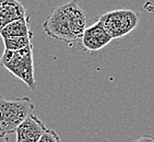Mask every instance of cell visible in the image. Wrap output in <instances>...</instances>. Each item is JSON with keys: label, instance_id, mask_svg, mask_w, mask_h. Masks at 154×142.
Returning <instances> with one entry per match:
<instances>
[{"label": "cell", "instance_id": "6da1fadb", "mask_svg": "<svg viewBox=\"0 0 154 142\" xmlns=\"http://www.w3.org/2000/svg\"><path fill=\"white\" fill-rule=\"evenodd\" d=\"M46 35L65 43L81 42L86 29V15L77 0L55 7L43 23Z\"/></svg>", "mask_w": 154, "mask_h": 142}, {"label": "cell", "instance_id": "9c48e42d", "mask_svg": "<svg viewBox=\"0 0 154 142\" xmlns=\"http://www.w3.org/2000/svg\"><path fill=\"white\" fill-rule=\"evenodd\" d=\"M32 37H9L3 39V46L5 49L8 51H20L31 45Z\"/></svg>", "mask_w": 154, "mask_h": 142}, {"label": "cell", "instance_id": "8992f818", "mask_svg": "<svg viewBox=\"0 0 154 142\" xmlns=\"http://www.w3.org/2000/svg\"><path fill=\"white\" fill-rule=\"evenodd\" d=\"M47 127L41 119L31 114L21 122L15 130V142H38L39 138L46 131Z\"/></svg>", "mask_w": 154, "mask_h": 142}, {"label": "cell", "instance_id": "52a82bcc", "mask_svg": "<svg viewBox=\"0 0 154 142\" xmlns=\"http://www.w3.org/2000/svg\"><path fill=\"white\" fill-rule=\"evenodd\" d=\"M26 18H31V15L20 1L0 0V30L14 21Z\"/></svg>", "mask_w": 154, "mask_h": 142}, {"label": "cell", "instance_id": "277c9868", "mask_svg": "<svg viewBox=\"0 0 154 142\" xmlns=\"http://www.w3.org/2000/svg\"><path fill=\"white\" fill-rule=\"evenodd\" d=\"M98 21L105 30L109 33L112 39H122L138 26L139 14L130 9H118L102 14Z\"/></svg>", "mask_w": 154, "mask_h": 142}, {"label": "cell", "instance_id": "30bf717a", "mask_svg": "<svg viewBox=\"0 0 154 142\" xmlns=\"http://www.w3.org/2000/svg\"><path fill=\"white\" fill-rule=\"evenodd\" d=\"M38 142H61L59 134L53 129H46L43 136L39 138Z\"/></svg>", "mask_w": 154, "mask_h": 142}, {"label": "cell", "instance_id": "3957f363", "mask_svg": "<svg viewBox=\"0 0 154 142\" xmlns=\"http://www.w3.org/2000/svg\"><path fill=\"white\" fill-rule=\"evenodd\" d=\"M34 103L29 97L0 96V133L11 134L23 120L33 114Z\"/></svg>", "mask_w": 154, "mask_h": 142}, {"label": "cell", "instance_id": "8fae6325", "mask_svg": "<svg viewBox=\"0 0 154 142\" xmlns=\"http://www.w3.org/2000/svg\"><path fill=\"white\" fill-rule=\"evenodd\" d=\"M131 142H154V136L152 134H146V136H142L141 138L137 140H134Z\"/></svg>", "mask_w": 154, "mask_h": 142}, {"label": "cell", "instance_id": "ba28073f", "mask_svg": "<svg viewBox=\"0 0 154 142\" xmlns=\"http://www.w3.org/2000/svg\"><path fill=\"white\" fill-rule=\"evenodd\" d=\"M30 19H22V20L14 21L8 24L2 30H0L1 39H9V37H32L33 32L31 31Z\"/></svg>", "mask_w": 154, "mask_h": 142}, {"label": "cell", "instance_id": "7a4b0ae2", "mask_svg": "<svg viewBox=\"0 0 154 142\" xmlns=\"http://www.w3.org/2000/svg\"><path fill=\"white\" fill-rule=\"evenodd\" d=\"M0 66L25 83V85L32 92L36 90L32 44L20 51L5 49L0 58Z\"/></svg>", "mask_w": 154, "mask_h": 142}, {"label": "cell", "instance_id": "7c38bea8", "mask_svg": "<svg viewBox=\"0 0 154 142\" xmlns=\"http://www.w3.org/2000/svg\"><path fill=\"white\" fill-rule=\"evenodd\" d=\"M0 142H10V139L8 134H3V133H0Z\"/></svg>", "mask_w": 154, "mask_h": 142}, {"label": "cell", "instance_id": "5b68a950", "mask_svg": "<svg viewBox=\"0 0 154 142\" xmlns=\"http://www.w3.org/2000/svg\"><path fill=\"white\" fill-rule=\"evenodd\" d=\"M112 41L113 39L109 35V33L105 30L103 24L97 20L84 30L81 39V44L85 51H97L106 47Z\"/></svg>", "mask_w": 154, "mask_h": 142}]
</instances>
